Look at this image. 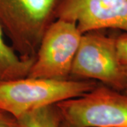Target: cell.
<instances>
[{
  "mask_svg": "<svg viewBox=\"0 0 127 127\" xmlns=\"http://www.w3.org/2000/svg\"><path fill=\"white\" fill-rule=\"evenodd\" d=\"M99 82L68 79L57 81L25 77L0 82V109L18 118L46 105L80 97L95 88Z\"/></svg>",
  "mask_w": 127,
  "mask_h": 127,
  "instance_id": "7a4b0ae2",
  "label": "cell"
},
{
  "mask_svg": "<svg viewBox=\"0 0 127 127\" xmlns=\"http://www.w3.org/2000/svg\"><path fill=\"white\" fill-rule=\"evenodd\" d=\"M0 26V82L27 77L35 59L22 58L4 40Z\"/></svg>",
  "mask_w": 127,
  "mask_h": 127,
  "instance_id": "52a82bcc",
  "label": "cell"
},
{
  "mask_svg": "<svg viewBox=\"0 0 127 127\" xmlns=\"http://www.w3.org/2000/svg\"><path fill=\"white\" fill-rule=\"evenodd\" d=\"M81 32L76 23L57 18L46 30L27 77L66 81L79 45Z\"/></svg>",
  "mask_w": 127,
  "mask_h": 127,
  "instance_id": "5b68a950",
  "label": "cell"
},
{
  "mask_svg": "<svg viewBox=\"0 0 127 127\" xmlns=\"http://www.w3.org/2000/svg\"><path fill=\"white\" fill-rule=\"evenodd\" d=\"M124 94H125V95H127V85H126V87H125V88H124V90L122 92Z\"/></svg>",
  "mask_w": 127,
  "mask_h": 127,
  "instance_id": "8fae6325",
  "label": "cell"
},
{
  "mask_svg": "<svg viewBox=\"0 0 127 127\" xmlns=\"http://www.w3.org/2000/svg\"><path fill=\"white\" fill-rule=\"evenodd\" d=\"M116 45L119 63L127 76V32L116 37Z\"/></svg>",
  "mask_w": 127,
  "mask_h": 127,
  "instance_id": "9c48e42d",
  "label": "cell"
},
{
  "mask_svg": "<svg viewBox=\"0 0 127 127\" xmlns=\"http://www.w3.org/2000/svg\"><path fill=\"white\" fill-rule=\"evenodd\" d=\"M56 104L60 127H127V95L101 83L83 95Z\"/></svg>",
  "mask_w": 127,
  "mask_h": 127,
  "instance_id": "3957f363",
  "label": "cell"
},
{
  "mask_svg": "<svg viewBox=\"0 0 127 127\" xmlns=\"http://www.w3.org/2000/svg\"><path fill=\"white\" fill-rule=\"evenodd\" d=\"M102 31H91L82 34L71 78L98 81L122 93L127 76L119 61L116 37L107 36Z\"/></svg>",
  "mask_w": 127,
  "mask_h": 127,
  "instance_id": "277c9868",
  "label": "cell"
},
{
  "mask_svg": "<svg viewBox=\"0 0 127 127\" xmlns=\"http://www.w3.org/2000/svg\"><path fill=\"white\" fill-rule=\"evenodd\" d=\"M16 119L19 127H60L62 119L56 104L28 112Z\"/></svg>",
  "mask_w": 127,
  "mask_h": 127,
  "instance_id": "ba28073f",
  "label": "cell"
},
{
  "mask_svg": "<svg viewBox=\"0 0 127 127\" xmlns=\"http://www.w3.org/2000/svg\"><path fill=\"white\" fill-rule=\"evenodd\" d=\"M56 18L76 23L82 34L108 28L127 32V0H62Z\"/></svg>",
  "mask_w": 127,
  "mask_h": 127,
  "instance_id": "8992f818",
  "label": "cell"
},
{
  "mask_svg": "<svg viewBox=\"0 0 127 127\" xmlns=\"http://www.w3.org/2000/svg\"><path fill=\"white\" fill-rule=\"evenodd\" d=\"M62 0H0V26L24 59H35L42 38Z\"/></svg>",
  "mask_w": 127,
  "mask_h": 127,
  "instance_id": "6da1fadb",
  "label": "cell"
},
{
  "mask_svg": "<svg viewBox=\"0 0 127 127\" xmlns=\"http://www.w3.org/2000/svg\"><path fill=\"white\" fill-rule=\"evenodd\" d=\"M0 127H19V125L14 115L0 109Z\"/></svg>",
  "mask_w": 127,
  "mask_h": 127,
  "instance_id": "30bf717a",
  "label": "cell"
}]
</instances>
